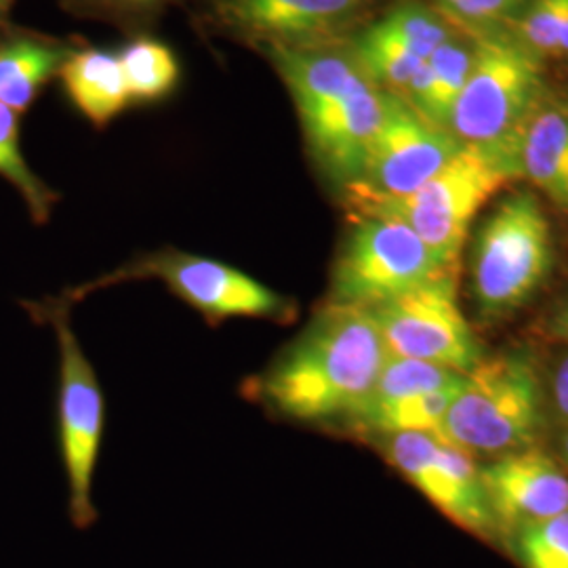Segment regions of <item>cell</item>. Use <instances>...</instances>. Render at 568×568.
Listing matches in <instances>:
<instances>
[{
  "label": "cell",
  "mask_w": 568,
  "mask_h": 568,
  "mask_svg": "<svg viewBox=\"0 0 568 568\" xmlns=\"http://www.w3.org/2000/svg\"><path fill=\"white\" fill-rule=\"evenodd\" d=\"M389 356L368 310L325 304L251 389L283 419L342 427L368 398Z\"/></svg>",
  "instance_id": "1"
},
{
  "label": "cell",
  "mask_w": 568,
  "mask_h": 568,
  "mask_svg": "<svg viewBox=\"0 0 568 568\" xmlns=\"http://www.w3.org/2000/svg\"><path fill=\"white\" fill-rule=\"evenodd\" d=\"M283 77L304 126L314 163L342 187L356 182L386 114V89L377 87L337 44L264 47Z\"/></svg>",
  "instance_id": "2"
},
{
  "label": "cell",
  "mask_w": 568,
  "mask_h": 568,
  "mask_svg": "<svg viewBox=\"0 0 568 568\" xmlns=\"http://www.w3.org/2000/svg\"><path fill=\"white\" fill-rule=\"evenodd\" d=\"M474 65L453 108L448 131L514 182L520 178V145L528 121L548 93L544 65L509 32L474 30Z\"/></svg>",
  "instance_id": "3"
},
{
  "label": "cell",
  "mask_w": 568,
  "mask_h": 568,
  "mask_svg": "<svg viewBox=\"0 0 568 568\" xmlns=\"http://www.w3.org/2000/svg\"><path fill=\"white\" fill-rule=\"evenodd\" d=\"M544 386L525 352L483 358L464 377L438 438L474 455H508L532 447L546 424Z\"/></svg>",
  "instance_id": "4"
},
{
  "label": "cell",
  "mask_w": 568,
  "mask_h": 568,
  "mask_svg": "<svg viewBox=\"0 0 568 568\" xmlns=\"http://www.w3.org/2000/svg\"><path fill=\"white\" fill-rule=\"evenodd\" d=\"M554 264L551 227L532 192H514L495 206L478 232L471 293L485 321L518 312L546 283Z\"/></svg>",
  "instance_id": "5"
},
{
  "label": "cell",
  "mask_w": 568,
  "mask_h": 568,
  "mask_svg": "<svg viewBox=\"0 0 568 568\" xmlns=\"http://www.w3.org/2000/svg\"><path fill=\"white\" fill-rule=\"evenodd\" d=\"M72 302L63 295L47 302H28L23 307L37 323L53 326L60 349L58 429L63 469L70 488V514L74 525L87 527L95 520L93 478L100 459L105 403L95 368L82 349L70 318Z\"/></svg>",
  "instance_id": "6"
},
{
  "label": "cell",
  "mask_w": 568,
  "mask_h": 568,
  "mask_svg": "<svg viewBox=\"0 0 568 568\" xmlns=\"http://www.w3.org/2000/svg\"><path fill=\"white\" fill-rule=\"evenodd\" d=\"M511 182L478 150L464 148L419 190L396 199H345L354 215L386 217L413 230L445 265H459L467 227L476 213Z\"/></svg>",
  "instance_id": "7"
},
{
  "label": "cell",
  "mask_w": 568,
  "mask_h": 568,
  "mask_svg": "<svg viewBox=\"0 0 568 568\" xmlns=\"http://www.w3.org/2000/svg\"><path fill=\"white\" fill-rule=\"evenodd\" d=\"M126 281H161L183 304L201 312L209 325H220L230 318H262L283 325L297 314L293 300L272 291L243 270L178 248L138 257L95 283L70 291L65 297L74 304V300L93 288Z\"/></svg>",
  "instance_id": "8"
},
{
  "label": "cell",
  "mask_w": 568,
  "mask_h": 568,
  "mask_svg": "<svg viewBox=\"0 0 568 568\" xmlns=\"http://www.w3.org/2000/svg\"><path fill=\"white\" fill-rule=\"evenodd\" d=\"M459 265H445L405 224L354 215L331 272L326 304L373 310Z\"/></svg>",
  "instance_id": "9"
},
{
  "label": "cell",
  "mask_w": 568,
  "mask_h": 568,
  "mask_svg": "<svg viewBox=\"0 0 568 568\" xmlns=\"http://www.w3.org/2000/svg\"><path fill=\"white\" fill-rule=\"evenodd\" d=\"M459 267L377 305L371 312L392 356L467 375L485 358L457 302Z\"/></svg>",
  "instance_id": "10"
},
{
  "label": "cell",
  "mask_w": 568,
  "mask_h": 568,
  "mask_svg": "<svg viewBox=\"0 0 568 568\" xmlns=\"http://www.w3.org/2000/svg\"><path fill=\"white\" fill-rule=\"evenodd\" d=\"M466 145L448 129L424 119L403 95L386 91V114L366 152L363 173L345 199H396L419 190Z\"/></svg>",
  "instance_id": "11"
},
{
  "label": "cell",
  "mask_w": 568,
  "mask_h": 568,
  "mask_svg": "<svg viewBox=\"0 0 568 568\" xmlns=\"http://www.w3.org/2000/svg\"><path fill=\"white\" fill-rule=\"evenodd\" d=\"M387 464L422 490L448 520L467 532L495 541L499 539L480 467L474 457L424 432H403L373 438Z\"/></svg>",
  "instance_id": "12"
},
{
  "label": "cell",
  "mask_w": 568,
  "mask_h": 568,
  "mask_svg": "<svg viewBox=\"0 0 568 568\" xmlns=\"http://www.w3.org/2000/svg\"><path fill=\"white\" fill-rule=\"evenodd\" d=\"M373 0H211L230 32L255 47L337 44L365 26Z\"/></svg>",
  "instance_id": "13"
},
{
  "label": "cell",
  "mask_w": 568,
  "mask_h": 568,
  "mask_svg": "<svg viewBox=\"0 0 568 568\" xmlns=\"http://www.w3.org/2000/svg\"><path fill=\"white\" fill-rule=\"evenodd\" d=\"M462 30L436 7L403 0L379 20L365 23L349 41V53L377 87L403 93L429 55Z\"/></svg>",
  "instance_id": "14"
},
{
  "label": "cell",
  "mask_w": 568,
  "mask_h": 568,
  "mask_svg": "<svg viewBox=\"0 0 568 568\" xmlns=\"http://www.w3.org/2000/svg\"><path fill=\"white\" fill-rule=\"evenodd\" d=\"M499 539L568 511V478L544 450L530 447L480 467Z\"/></svg>",
  "instance_id": "15"
},
{
  "label": "cell",
  "mask_w": 568,
  "mask_h": 568,
  "mask_svg": "<svg viewBox=\"0 0 568 568\" xmlns=\"http://www.w3.org/2000/svg\"><path fill=\"white\" fill-rule=\"evenodd\" d=\"M520 178L568 213V100L546 93L520 145Z\"/></svg>",
  "instance_id": "16"
},
{
  "label": "cell",
  "mask_w": 568,
  "mask_h": 568,
  "mask_svg": "<svg viewBox=\"0 0 568 568\" xmlns=\"http://www.w3.org/2000/svg\"><path fill=\"white\" fill-rule=\"evenodd\" d=\"M474 55V32H467V28L462 26L453 39H448L429 55L415 79L398 95H403L424 119L448 129L455 102L462 95L471 72Z\"/></svg>",
  "instance_id": "17"
},
{
  "label": "cell",
  "mask_w": 568,
  "mask_h": 568,
  "mask_svg": "<svg viewBox=\"0 0 568 568\" xmlns=\"http://www.w3.org/2000/svg\"><path fill=\"white\" fill-rule=\"evenodd\" d=\"M60 79L70 102L100 129L114 121L131 102L119 53L93 47L72 51L61 68Z\"/></svg>",
  "instance_id": "18"
},
{
  "label": "cell",
  "mask_w": 568,
  "mask_h": 568,
  "mask_svg": "<svg viewBox=\"0 0 568 568\" xmlns=\"http://www.w3.org/2000/svg\"><path fill=\"white\" fill-rule=\"evenodd\" d=\"M72 49L30 34H11L0 41V103L26 114L61 68Z\"/></svg>",
  "instance_id": "19"
},
{
  "label": "cell",
  "mask_w": 568,
  "mask_h": 568,
  "mask_svg": "<svg viewBox=\"0 0 568 568\" xmlns=\"http://www.w3.org/2000/svg\"><path fill=\"white\" fill-rule=\"evenodd\" d=\"M131 102H156L166 98L180 81V63L173 51L154 39H135L119 53Z\"/></svg>",
  "instance_id": "20"
},
{
  "label": "cell",
  "mask_w": 568,
  "mask_h": 568,
  "mask_svg": "<svg viewBox=\"0 0 568 568\" xmlns=\"http://www.w3.org/2000/svg\"><path fill=\"white\" fill-rule=\"evenodd\" d=\"M0 178L20 192L34 224H47L51 211L60 201L41 178L30 169L21 152L20 114L0 103Z\"/></svg>",
  "instance_id": "21"
},
{
  "label": "cell",
  "mask_w": 568,
  "mask_h": 568,
  "mask_svg": "<svg viewBox=\"0 0 568 568\" xmlns=\"http://www.w3.org/2000/svg\"><path fill=\"white\" fill-rule=\"evenodd\" d=\"M506 544L523 568H568V511L518 528Z\"/></svg>",
  "instance_id": "22"
},
{
  "label": "cell",
  "mask_w": 568,
  "mask_h": 568,
  "mask_svg": "<svg viewBox=\"0 0 568 568\" xmlns=\"http://www.w3.org/2000/svg\"><path fill=\"white\" fill-rule=\"evenodd\" d=\"M509 28V34L539 60L558 58L568 28V0H528Z\"/></svg>",
  "instance_id": "23"
},
{
  "label": "cell",
  "mask_w": 568,
  "mask_h": 568,
  "mask_svg": "<svg viewBox=\"0 0 568 568\" xmlns=\"http://www.w3.org/2000/svg\"><path fill=\"white\" fill-rule=\"evenodd\" d=\"M527 4L528 0H434L432 7L469 30H493L511 23Z\"/></svg>",
  "instance_id": "24"
},
{
  "label": "cell",
  "mask_w": 568,
  "mask_h": 568,
  "mask_svg": "<svg viewBox=\"0 0 568 568\" xmlns=\"http://www.w3.org/2000/svg\"><path fill=\"white\" fill-rule=\"evenodd\" d=\"M551 394H554L556 410L560 413L562 419L568 422V354L560 361V365L556 366Z\"/></svg>",
  "instance_id": "25"
},
{
  "label": "cell",
  "mask_w": 568,
  "mask_h": 568,
  "mask_svg": "<svg viewBox=\"0 0 568 568\" xmlns=\"http://www.w3.org/2000/svg\"><path fill=\"white\" fill-rule=\"evenodd\" d=\"M548 333L554 339H560V342L568 344V300L549 318Z\"/></svg>",
  "instance_id": "26"
},
{
  "label": "cell",
  "mask_w": 568,
  "mask_h": 568,
  "mask_svg": "<svg viewBox=\"0 0 568 568\" xmlns=\"http://www.w3.org/2000/svg\"><path fill=\"white\" fill-rule=\"evenodd\" d=\"M105 2L112 7L124 9V11H145V9L161 4L163 0H105Z\"/></svg>",
  "instance_id": "27"
},
{
  "label": "cell",
  "mask_w": 568,
  "mask_h": 568,
  "mask_svg": "<svg viewBox=\"0 0 568 568\" xmlns=\"http://www.w3.org/2000/svg\"><path fill=\"white\" fill-rule=\"evenodd\" d=\"M11 2H13V0H0V18H2V16L9 11Z\"/></svg>",
  "instance_id": "28"
},
{
  "label": "cell",
  "mask_w": 568,
  "mask_h": 568,
  "mask_svg": "<svg viewBox=\"0 0 568 568\" xmlns=\"http://www.w3.org/2000/svg\"><path fill=\"white\" fill-rule=\"evenodd\" d=\"M565 459H567V464H568V434H567V438H565Z\"/></svg>",
  "instance_id": "29"
}]
</instances>
